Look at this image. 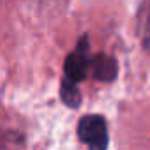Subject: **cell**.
<instances>
[{
    "label": "cell",
    "instance_id": "obj_1",
    "mask_svg": "<svg viewBox=\"0 0 150 150\" xmlns=\"http://www.w3.org/2000/svg\"><path fill=\"white\" fill-rule=\"evenodd\" d=\"M77 134L87 150H107L108 147V127L103 115H84L79 120Z\"/></svg>",
    "mask_w": 150,
    "mask_h": 150
},
{
    "label": "cell",
    "instance_id": "obj_2",
    "mask_svg": "<svg viewBox=\"0 0 150 150\" xmlns=\"http://www.w3.org/2000/svg\"><path fill=\"white\" fill-rule=\"evenodd\" d=\"M89 65H91V58H89V35H82L79 38L75 49L65 59V65H63L65 79L72 80L75 84L82 82L89 75Z\"/></svg>",
    "mask_w": 150,
    "mask_h": 150
},
{
    "label": "cell",
    "instance_id": "obj_3",
    "mask_svg": "<svg viewBox=\"0 0 150 150\" xmlns=\"http://www.w3.org/2000/svg\"><path fill=\"white\" fill-rule=\"evenodd\" d=\"M117 61L113 59L112 56L108 54H96L91 58V65H89V74L93 75L94 79L98 80H103V82H112L113 79L117 77Z\"/></svg>",
    "mask_w": 150,
    "mask_h": 150
},
{
    "label": "cell",
    "instance_id": "obj_4",
    "mask_svg": "<svg viewBox=\"0 0 150 150\" xmlns=\"http://www.w3.org/2000/svg\"><path fill=\"white\" fill-rule=\"evenodd\" d=\"M59 96H61L63 103H65L67 107H70V108H77V107H80V103H82V93H80L79 86H77L75 82H72V80H68V79H63V80H61Z\"/></svg>",
    "mask_w": 150,
    "mask_h": 150
},
{
    "label": "cell",
    "instance_id": "obj_5",
    "mask_svg": "<svg viewBox=\"0 0 150 150\" xmlns=\"http://www.w3.org/2000/svg\"><path fill=\"white\" fill-rule=\"evenodd\" d=\"M23 149V136L19 133L9 131L0 136V150H21Z\"/></svg>",
    "mask_w": 150,
    "mask_h": 150
},
{
    "label": "cell",
    "instance_id": "obj_6",
    "mask_svg": "<svg viewBox=\"0 0 150 150\" xmlns=\"http://www.w3.org/2000/svg\"><path fill=\"white\" fill-rule=\"evenodd\" d=\"M143 35H145L143 45L147 49H150V7H149V11H147V14H145V21H143Z\"/></svg>",
    "mask_w": 150,
    "mask_h": 150
}]
</instances>
